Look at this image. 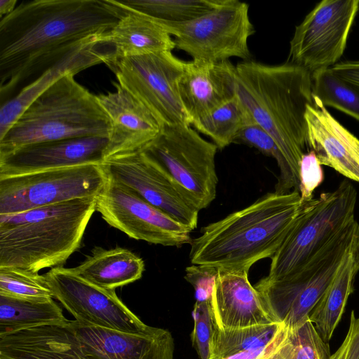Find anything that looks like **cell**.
Instances as JSON below:
<instances>
[{
    "label": "cell",
    "instance_id": "6da1fadb",
    "mask_svg": "<svg viewBox=\"0 0 359 359\" xmlns=\"http://www.w3.org/2000/svg\"><path fill=\"white\" fill-rule=\"evenodd\" d=\"M124 11L113 0H34L0 21V102L56 58L111 29Z\"/></svg>",
    "mask_w": 359,
    "mask_h": 359
},
{
    "label": "cell",
    "instance_id": "7a4b0ae2",
    "mask_svg": "<svg viewBox=\"0 0 359 359\" xmlns=\"http://www.w3.org/2000/svg\"><path fill=\"white\" fill-rule=\"evenodd\" d=\"M298 191L268 193L256 201L210 223L192 239V264L225 270H246L271 258L292 228L300 210Z\"/></svg>",
    "mask_w": 359,
    "mask_h": 359
},
{
    "label": "cell",
    "instance_id": "3957f363",
    "mask_svg": "<svg viewBox=\"0 0 359 359\" xmlns=\"http://www.w3.org/2000/svg\"><path fill=\"white\" fill-rule=\"evenodd\" d=\"M236 92L255 121L274 140L299 182V164L308 147L307 107L314 102L311 74L286 62L252 60L236 66Z\"/></svg>",
    "mask_w": 359,
    "mask_h": 359
},
{
    "label": "cell",
    "instance_id": "277c9868",
    "mask_svg": "<svg viewBox=\"0 0 359 359\" xmlns=\"http://www.w3.org/2000/svg\"><path fill=\"white\" fill-rule=\"evenodd\" d=\"M174 340L151 327L129 334L76 320L0 336V359H173Z\"/></svg>",
    "mask_w": 359,
    "mask_h": 359
},
{
    "label": "cell",
    "instance_id": "5b68a950",
    "mask_svg": "<svg viewBox=\"0 0 359 359\" xmlns=\"http://www.w3.org/2000/svg\"><path fill=\"white\" fill-rule=\"evenodd\" d=\"M95 211V197H88L0 215V268L62 266L79 248Z\"/></svg>",
    "mask_w": 359,
    "mask_h": 359
},
{
    "label": "cell",
    "instance_id": "8992f818",
    "mask_svg": "<svg viewBox=\"0 0 359 359\" xmlns=\"http://www.w3.org/2000/svg\"><path fill=\"white\" fill-rule=\"evenodd\" d=\"M110 123L97 96L67 74L46 89L0 137V156L25 145L91 136L108 137Z\"/></svg>",
    "mask_w": 359,
    "mask_h": 359
},
{
    "label": "cell",
    "instance_id": "52a82bcc",
    "mask_svg": "<svg viewBox=\"0 0 359 359\" xmlns=\"http://www.w3.org/2000/svg\"><path fill=\"white\" fill-rule=\"evenodd\" d=\"M358 234L359 223L355 219L296 271L277 280L264 277L256 284L255 289L276 323L293 328L309 318Z\"/></svg>",
    "mask_w": 359,
    "mask_h": 359
},
{
    "label": "cell",
    "instance_id": "ba28073f",
    "mask_svg": "<svg viewBox=\"0 0 359 359\" xmlns=\"http://www.w3.org/2000/svg\"><path fill=\"white\" fill-rule=\"evenodd\" d=\"M357 191L345 179L337 188L302 202L300 210L283 243L271 258L268 280L292 273L337 232L355 220Z\"/></svg>",
    "mask_w": 359,
    "mask_h": 359
},
{
    "label": "cell",
    "instance_id": "9c48e42d",
    "mask_svg": "<svg viewBox=\"0 0 359 359\" xmlns=\"http://www.w3.org/2000/svg\"><path fill=\"white\" fill-rule=\"evenodd\" d=\"M217 147L203 139L190 125L163 126L159 135L142 151L168 175L198 210L217 195Z\"/></svg>",
    "mask_w": 359,
    "mask_h": 359
},
{
    "label": "cell",
    "instance_id": "30bf717a",
    "mask_svg": "<svg viewBox=\"0 0 359 359\" xmlns=\"http://www.w3.org/2000/svg\"><path fill=\"white\" fill-rule=\"evenodd\" d=\"M158 23L174 37L175 48L194 61L219 63L230 57L251 60L248 41L255 29L245 2L219 0L215 8L195 20L181 24Z\"/></svg>",
    "mask_w": 359,
    "mask_h": 359
},
{
    "label": "cell",
    "instance_id": "8fae6325",
    "mask_svg": "<svg viewBox=\"0 0 359 359\" xmlns=\"http://www.w3.org/2000/svg\"><path fill=\"white\" fill-rule=\"evenodd\" d=\"M186 62L165 51L122 57L108 67L117 83L137 97L163 127L191 126L179 92Z\"/></svg>",
    "mask_w": 359,
    "mask_h": 359
},
{
    "label": "cell",
    "instance_id": "7c38bea8",
    "mask_svg": "<svg viewBox=\"0 0 359 359\" xmlns=\"http://www.w3.org/2000/svg\"><path fill=\"white\" fill-rule=\"evenodd\" d=\"M107 181L104 169L97 164L0 178V215L95 197Z\"/></svg>",
    "mask_w": 359,
    "mask_h": 359
},
{
    "label": "cell",
    "instance_id": "4fadbf2b",
    "mask_svg": "<svg viewBox=\"0 0 359 359\" xmlns=\"http://www.w3.org/2000/svg\"><path fill=\"white\" fill-rule=\"evenodd\" d=\"M359 0H323L296 27L287 62L311 74L339 62L348 41Z\"/></svg>",
    "mask_w": 359,
    "mask_h": 359
},
{
    "label": "cell",
    "instance_id": "5bb4252c",
    "mask_svg": "<svg viewBox=\"0 0 359 359\" xmlns=\"http://www.w3.org/2000/svg\"><path fill=\"white\" fill-rule=\"evenodd\" d=\"M96 211L111 226L135 240L163 246L190 244L191 232L130 187L107 177L95 196Z\"/></svg>",
    "mask_w": 359,
    "mask_h": 359
},
{
    "label": "cell",
    "instance_id": "9a60e30c",
    "mask_svg": "<svg viewBox=\"0 0 359 359\" xmlns=\"http://www.w3.org/2000/svg\"><path fill=\"white\" fill-rule=\"evenodd\" d=\"M44 276L54 298L76 320L129 334H142L151 328L123 304L115 290L86 280L73 268L55 267Z\"/></svg>",
    "mask_w": 359,
    "mask_h": 359
},
{
    "label": "cell",
    "instance_id": "2e32d148",
    "mask_svg": "<svg viewBox=\"0 0 359 359\" xmlns=\"http://www.w3.org/2000/svg\"><path fill=\"white\" fill-rule=\"evenodd\" d=\"M107 177L135 191L146 201L191 231L198 212L162 169L144 151L116 156L101 164Z\"/></svg>",
    "mask_w": 359,
    "mask_h": 359
},
{
    "label": "cell",
    "instance_id": "e0dca14e",
    "mask_svg": "<svg viewBox=\"0 0 359 359\" xmlns=\"http://www.w3.org/2000/svg\"><path fill=\"white\" fill-rule=\"evenodd\" d=\"M108 137L91 136L31 144L0 156V178L86 164L101 165Z\"/></svg>",
    "mask_w": 359,
    "mask_h": 359
},
{
    "label": "cell",
    "instance_id": "ac0fdd59",
    "mask_svg": "<svg viewBox=\"0 0 359 359\" xmlns=\"http://www.w3.org/2000/svg\"><path fill=\"white\" fill-rule=\"evenodd\" d=\"M114 84L115 91L97 95L110 123L104 160L142 151L163 129L137 97L118 83Z\"/></svg>",
    "mask_w": 359,
    "mask_h": 359
},
{
    "label": "cell",
    "instance_id": "d6986e66",
    "mask_svg": "<svg viewBox=\"0 0 359 359\" xmlns=\"http://www.w3.org/2000/svg\"><path fill=\"white\" fill-rule=\"evenodd\" d=\"M104 34L76 45L49 64L15 96L1 102L0 104V137L5 135L34 99L60 77L67 74L75 75L100 63L106 64L109 55L103 40Z\"/></svg>",
    "mask_w": 359,
    "mask_h": 359
},
{
    "label": "cell",
    "instance_id": "ffe728a7",
    "mask_svg": "<svg viewBox=\"0 0 359 359\" xmlns=\"http://www.w3.org/2000/svg\"><path fill=\"white\" fill-rule=\"evenodd\" d=\"M307 107L308 147L320 163L359 182V139L342 126L322 102L313 97Z\"/></svg>",
    "mask_w": 359,
    "mask_h": 359
},
{
    "label": "cell",
    "instance_id": "44dd1931",
    "mask_svg": "<svg viewBox=\"0 0 359 359\" xmlns=\"http://www.w3.org/2000/svg\"><path fill=\"white\" fill-rule=\"evenodd\" d=\"M246 270L218 269L211 306L219 329L269 325L276 322L266 309Z\"/></svg>",
    "mask_w": 359,
    "mask_h": 359
},
{
    "label": "cell",
    "instance_id": "7402d4cb",
    "mask_svg": "<svg viewBox=\"0 0 359 359\" xmlns=\"http://www.w3.org/2000/svg\"><path fill=\"white\" fill-rule=\"evenodd\" d=\"M179 92L191 125L236 95V66L229 60L219 63L187 62Z\"/></svg>",
    "mask_w": 359,
    "mask_h": 359
},
{
    "label": "cell",
    "instance_id": "603a6c76",
    "mask_svg": "<svg viewBox=\"0 0 359 359\" xmlns=\"http://www.w3.org/2000/svg\"><path fill=\"white\" fill-rule=\"evenodd\" d=\"M121 8L124 11L123 15L103 37L110 56L107 66L122 57L175 48L174 39L156 20L139 12Z\"/></svg>",
    "mask_w": 359,
    "mask_h": 359
},
{
    "label": "cell",
    "instance_id": "cb8c5ba5",
    "mask_svg": "<svg viewBox=\"0 0 359 359\" xmlns=\"http://www.w3.org/2000/svg\"><path fill=\"white\" fill-rule=\"evenodd\" d=\"M359 272V234L341 264L333 280L309 315L323 340L329 343L344 313Z\"/></svg>",
    "mask_w": 359,
    "mask_h": 359
},
{
    "label": "cell",
    "instance_id": "d4e9b609",
    "mask_svg": "<svg viewBox=\"0 0 359 359\" xmlns=\"http://www.w3.org/2000/svg\"><path fill=\"white\" fill-rule=\"evenodd\" d=\"M73 269L79 276L98 287L115 290L141 278L144 263L126 248H95Z\"/></svg>",
    "mask_w": 359,
    "mask_h": 359
},
{
    "label": "cell",
    "instance_id": "484cf974",
    "mask_svg": "<svg viewBox=\"0 0 359 359\" xmlns=\"http://www.w3.org/2000/svg\"><path fill=\"white\" fill-rule=\"evenodd\" d=\"M67 320L53 299L27 301L0 295V336Z\"/></svg>",
    "mask_w": 359,
    "mask_h": 359
},
{
    "label": "cell",
    "instance_id": "4316f807",
    "mask_svg": "<svg viewBox=\"0 0 359 359\" xmlns=\"http://www.w3.org/2000/svg\"><path fill=\"white\" fill-rule=\"evenodd\" d=\"M255 122L236 95L219 107L194 121L191 125L208 136L218 149L235 142L237 135L247 125Z\"/></svg>",
    "mask_w": 359,
    "mask_h": 359
},
{
    "label": "cell",
    "instance_id": "83f0119b",
    "mask_svg": "<svg viewBox=\"0 0 359 359\" xmlns=\"http://www.w3.org/2000/svg\"><path fill=\"white\" fill-rule=\"evenodd\" d=\"M284 327L278 323L224 330L215 325L209 359H222L241 351L265 346L272 342Z\"/></svg>",
    "mask_w": 359,
    "mask_h": 359
},
{
    "label": "cell",
    "instance_id": "f1b7e54d",
    "mask_svg": "<svg viewBox=\"0 0 359 359\" xmlns=\"http://www.w3.org/2000/svg\"><path fill=\"white\" fill-rule=\"evenodd\" d=\"M118 6L142 13L160 23L181 24L215 8L219 0H114Z\"/></svg>",
    "mask_w": 359,
    "mask_h": 359
},
{
    "label": "cell",
    "instance_id": "f546056e",
    "mask_svg": "<svg viewBox=\"0 0 359 359\" xmlns=\"http://www.w3.org/2000/svg\"><path fill=\"white\" fill-rule=\"evenodd\" d=\"M329 344L325 342L307 319L285 334L267 359H329Z\"/></svg>",
    "mask_w": 359,
    "mask_h": 359
},
{
    "label": "cell",
    "instance_id": "4dcf8cb0",
    "mask_svg": "<svg viewBox=\"0 0 359 359\" xmlns=\"http://www.w3.org/2000/svg\"><path fill=\"white\" fill-rule=\"evenodd\" d=\"M313 97L326 107L335 108L359 121V90L330 68L311 74Z\"/></svg>",
    "mask_w": 359,
    "mask_h": 359
},
{
    "label": "cell",
    "instance_id": "1f68e13d",
    "mask_svg": "<svg viewBox=\"0 0 359 359\" xmlns=\"http://www.w3.org/2000/svg\"><path fill=\"white\" fill-rule=\"evenodd\" d=\"M236 143H241L254 147L265 156L274 158L280 170L275 192L287 194L299 191V182L293 174L285 158L273 137L258 123L252 122L245 126L238 133Z\"/></svg>",
    "mask_w": 359,
    "mask_h": 359
},
{
    "label": "cell",
    "instance_id": "d6a6232c",
    "mask_svg": "<svg viewBox=\"0 0 359 359\" xmlns=\"http://www.w3.org/2000/svg\"><path fill=\"white\" fill-rule=\"evenodd\" d=\"M0 295L27 301L54 298L44 275L15 267L0 268Z\"/></svg>",
    "mask_w": 359,
    "mask_h": 359
},
{
    "label": "cell",
    "instance_id": "836d02e7",
    "mask_svg": "<svg viewBox=\"0 0 359 359\" xmlns=\"http://www.w3.org/2000/svg\"><path fill=\"white\" fill-rule=\"evenodd\" d=\"M194 327L191 334L193 346L201 359H209L215 322L210 302H196L193 311Z\"/></svg>",
    "mask_w": 359,
    "mask_h": 359
},
{
    "label": "cell",
    "instance_id": "e575fe53",
    "mask_svg": "<svg viewBox=\"0 0 359 359\" xmlns=\"http://www.w3.org/2000/svg\"><path fill=\"white\" fill-rule=\"evenodd\" d=\"M299 192L302 202L308 201L313 198L314 191L324 180L322 165L312 150L305 153L299 164Z\"/></svg>",
    "mask_w": 359,
    "mask_h": 359
},
{
    "label": "cell",
    "instance_id": "d590c367",
    "mask_svg": "<svg viewBox=\"0 0 359 359\" xmlns=\"http://www.w3.org/2000/svg\"><path fill=\"white\" fill-rule=\"evenodd\" d=\"M185 272V279L195 290L196 302H210L218 269L210 266L192 264L186 268Z\"/></svg>",
    "mask_w": 359,
    "mask_h": 359
},
{
    "label": "cell",
    "instance_id": "8d00e7d4",
    "mask_svg": "<svg viewBox=\"0 0 359 359\" xmlns=\"http://www.w3.org/2000/svg\"><path fill=\"white\" fill-rule=\"evenodd\" d=\"M329 359H359V318L351 311L350 323L346 335Z\"/></svg>",
    "mask_w": 359,
    "mask_h": 359
},
{
    "label": "cell",
    "instance_id": "74e56055",
    "mask_svg": "<svg viewBox=\"0 0 359 359\" xmlns=\"http://www.w3.org/2000/svg\"><path fill=\"white\" fill-rule=\"evenodd\" d=\"M330 69L338 76L359 90V60L339 62Z\"/></svg>",
    "mask_w": 359,
    "mask_h": 359
},
{
    "label": "cell",
    "instance_id": "f35d334b",
    "mask_svg": "<svg viewBox=\"0 0 359 359\" xmlns=\"http://www.w3.org/2000/svg\"><path fill=\"white\" fill-rule=\"evenodd\" d=\"M286 327H285L278 337L268 345L259 348L241 351L222 359H267L283 339Z\"/></svg>",
    "mask_w": 359,
    "mask_h": 359
},
{
    "label": "cell",
    "instance_id": "ab89813d",
    "mask_svg": "<svg viewBox=\"0 0 359 359\" xmlns=\"http://www.w3.org/2000/svg\"><path fill=\"white\" fill-rule=\"evenodd\" d=\"M16 0H0L1 18L10 14L16 8Z\"/></svg>",
    "mask_w": 359,
    "mask_h": 359
}]
</instances>
